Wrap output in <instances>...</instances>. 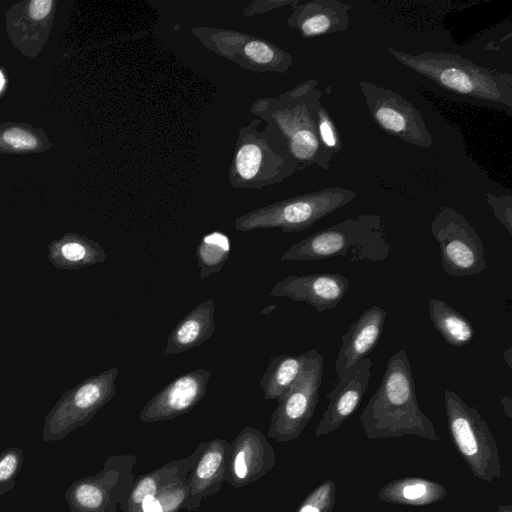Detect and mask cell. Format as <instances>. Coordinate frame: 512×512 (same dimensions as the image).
I'll return each instance as SVG.
<instances>
[{
    "mask_svg": "<svg viewBox=\"0 0 512 512\" xmlns=\"http://www.w3.org/2000/svg\"><path fill=\"white\" fill-rule=\"evenodd\" d=\"M211 371L198 368L169 382L140 412L144 423L173 420L192 410L206 395Z\"/></svg>",
    "mask_w": 512,
    "mask_h": 512,
    "instance_id": "16",
    "label": "cell"
},
{
    "mask_svg": "<svg viewBox=\"0 0 512 512\" xmlns=\"http://www.w3.org/2000/svg\"><path fill=\"white\" fill-rule=\"evenodd\" d=\"M372 361L364 358L327 393L328 405L315 429V436L327 435L338 429L358 408L369 385Z\"/></svg>",
    "mask_w": 512,
    "mask_h": 512,
    "instance_id": "18",
    "label": "cell"
},
{
    "mask_svg": "<svg viewBox=\"0 0 512 512\" xmlns=\"http://www.w3.org/2000/svg\"><path fill=\"white\" fill-rule=\"evenodd\" d=\"M356 195L355 191L341 187L305 193L247 212L236 218L235 228L243 232L262 228L301 232L351 202Z\"/></svg>",
    "mask_w": 512,
    "mask_h": 512,
    "instance_id": "6",
    "label": "cell"
},
{
    "mask_svg": "<svg viewBox=\"0 0 512 512\" xmlns=\"http://www.w3.org/2000/svg\"><path fill=\"white\" fill-rule=\"evenodd\" d=\"M444 403L452 441L471 472L485 482L500 479L503 471L498 444L477 408L448 389Z\"/></svg>",
    "mask_w": 512,
    "mask_h": 512,
    "instance_id": "7",
    "label": "cell"
},
{
    "mask_svg": "<svg viewBox=\"0 0 512 512\" xmlns=\"http://www.w3.org/2000/svg\"><path fill=\"white\" fill-rule=\"evenodd\" d=\"M503 359L507 363L508 367H512V349L511 347L506 349L503 353Z\"/></svg>",
    "mask_w": 512,
    "mask_h": 512,
    "instance_id": "36",
    "label": "cell"
},
{
    "mask_svg": "<svg viewBox=\"0 0 512 512\" xmlns=\"http://www.w3.org/2000/svg\"><path fill=\"white\" fill-rule=\"evenodd\" d=\"M296 0H285V1H272V0H258L249 3L245 8L243 15L245 17L262 14L273 9L280 8L285 5H292Z\"/></svg>",
    "mask_w": 512,
    "mask_h": 512,
    "instance_id": "34",
    "label": "cell"
},
{
    "mask_svg": "<svg viewBox=\"0 0 512 512\" xmlns=\"http://www.w3.org/2000/svg\"><path fill=\"white\" fill-rule=\"evenodd\" d=\"M206 442L200 443L193 453L184 458L168 462L134 479L130 493L120 506L122 512H140L142 504L171 483L188 478Z\"/></svg>",
    "mask_w": 512,
    "mask_h": 512,
    "instance_id": "22",
    "label": "cell"
},
{
    "mask_svg": "<svg viewBox=\"0 0 512 512\" xmlns=\"http://www.w3.org/2000/svg\"><path fill=\"white\" fill-rule=\"evenodd\" d=\"M448 490L440 482L423 477H401L386 483L378 492V499L391 504L427 506L440 502Z\"/></svg>",
    "mask_w": 512,
    "mask_h": 512,
    "instance_id": "25",
    "label": "cell"
},
{
    "mask_svg": "<svg viewBox=\"0 0 512 512\" xmlns=\"http://www.w3.org/2000/svg\"><path fill=\"white\" fill-rule=\"evenodd\" d=\"M428 308L433 327L447 344L459 348L472 342L475 330L463 314L437 298L429 301Z\"/></svg>",
    "mask_w": 512,
    "mask_h": 512,
    "instance_id": "27",
    "label": "cell"
},
{
    "mask_svg": "<svg viewBox=\"0 0 512 512\" xmlns=\"http://www.w3.org/2000/svg\"><path fill=\"white\" fill-rule=\"evenodd\" d=\"M231 251V241L228 235L221 231L205 234L196 249L199 279H206L222 270Z\"/></svg>",
    "mask_w": 512,
    "mask_h": 512,
    "instance_id": "29",
    "label": "cell"
},
{
    "mask_svg": "<svg viewBox=\"0 0 512 512\" xmlns=\"http://www.w3.org/2000/svg\"><path fill=\"white\" fill-rule=\"evenodd\" d=\"M287 19L290 27L299 31L303 38L343 32L348 28L351 5L338 0H296Z\"/></svg>",
    "mask_w": 512,
    "mask_h": 512,
    "instance_id": "21",
    "label": "cell"
},
{
    "mask_svg": "<svg viewBox=\"0 0 512 512\" xmlns=\"http://www.w3.org/2000/svg\"><path fill=\"white\" fill-rule=\"evenodd\" d=\"M317 79L306 80L277 96L260 97L250 112L280 135L301 171L312 165L328 170L332 158L323 150L316 131L315 108L321 100Z\"/></svg>",
    "mask_w": 512,
    "mask_h": 512,
    "instance_id": "3",
    "label": "cell"
},
{
    "mask_svg": "<svg viewBox=\"0 0 512 512\" xmlns=\"http://www.w3.org/2000/svg\"><path fill=\"white\" fill-rule=\"evenodd\" d=\"M137 460L133 454L111 455L96 475L73 482L64 493L70 511L117 512L130 493Z\"/></svg>",
    "mask_w": 512,
    "mask_h": 512,
    "instance_id": "10",
    "label": "cell"
},
{
    "mask_svg": "<svg viewBox=\"0 0 512 512\" xmlns=\"http://www.w3.org/2000/svg\"><path fill=\"white\" fill-rule=\"evenodd\" d=\"M47 255L50 263L61 270H77L107 260L99 242L75 232H67L51 241Z\"/></svg>",
    "mask_w": 512,
    "mask_h": 512,
    "instance_id": "24",
    "label": "cell"
},
{
    "mask_svg": "<svg viewBox=\"0 0 512 512\" xmlns=\"http://www.w3.org/2000/svg\"><path fill=\"white\" fill-rule=\"evenodd\" d=\"M360 421L369 440L419 436L440 442L432 421L418 404L405 349L389 357L381 383L364 407Z\"/></svg>",
    "mask_w": 512,
    "mask_h": 512,
    "instance_id": "1",
    "label": "cell"
},
{
    "mask_svg": "<svg viewBox=\"0 0 512 512\" xmlns=\"http://www.w3.org/2000/svg\"><path fill=\"white\" fill-rule=\"evenodd\" d=\"M487 202L490 205L495 217L506 228L509 235H512V197L511 195L497 196L486 194Z\"/></svg>",
    "mask_w": 512,
    "mask_h": 512,
    "instance_id": "33",
    "label": "cell"
},
{
    "mask_svg": "<svg viewBox=\"0 0 512 512\" xmlns=\"http://www.w3.org/2000/svg\"><path fill=\"white\" fill-rule=\"evenodd\" d=\"M215 301L209 298L185 315L172 329L164 355L166 357L181 354L200 346L215 331Z\"/></svg>",
    "mask_w": 512,
    "mask_h": 512,
    "instance_id": "23",
    "label": "cell"
},
{
    "mask_svg": "<svg viewBox=\"0 0 512 512\" xmlns=\"http://www.w3.org/2000/svg\"><path fill=\"white\" fill-rule=\"evenodd\" d=\"M502 408L509 419H512V399L510 396H502L500 398Z\"/></svg>",
    "mask_w": 512,
    "mask_h": 512,
    "instance_id": "35",
    "label": "cell"
},
{
    "mask_svg": "<svg viewBox=\"0 0 512 512\" xmlns=\"http://www.w3.org/2000/svg\"><path fill=\"white\" fill-rule=\"evenodd\" d=\"M303 368L289 389L277 400L271 416L268 437L288 442L298 438L313 417L322 382L324 357L312 348L304 352Z\"/></svg>",
    "mask_w": 512,
    "mask_h": 512,
    "instance_id": "9",
    "label": "cell"
},
{
    "mask_svg": "<svg viewBox=\"0 0 512 512\" xmlns=\"http://www.w3.org/2000/svg\"><path fill=\"white\" fill-rule=\"evenodd\" d=\"M431 232L440 248L443 270L449 276H471L486 268L480 236L467 219L453 208H440L431 223Z\"/></svg>",
    "mask_w": 512,
    "mask_h": 512,
    "instance_id": "12",
    "label": "cell"
},
{
    "mask_svg": "<svg viewBox=\"0 0 512 512\" xmlns=\"http://www.w3.org/2000/svg\"><path fill=\"white\" fill-rule=\"evenodd\" d=\"M54 144L43 128L24 122L0 123V153L37 154L51 150Z\"/></svg>",
    "mask_w": 512,
    "mask_h": 512,
    "instance_id": "26",
    "label": "cell"
},
{
    "mask_svg": "<svg viewBox=\"0 0 512 512\" xmlns=\"http://www.w3.org/2000/svg\"><path fill=\"white\" fill-rule=\"evenodd\" d=\"M315 123L319 142L334 161L341 150L342 142L337 126L321 100L315 108Z\"/></svg>",
    "mask_w": 512,
    "mask_h": 512,
    "instance_id": "30",
    "label": "cell"
},
{
    "mask_svg": "<svg viewBox=\"0 0 512 512\" xmlns=\"http://www.w3.org/2000/svg\"><path fill=\"white\" fill-rule=\"evenodd\" d=\"M261 122L255 118L238 131L228 172L233 188L261 189L299 172L280 135L268 124L259 129Z\"/></svg>",
    "mask_w": 512,
    "mask_h": 512,
    "instance_id": "5",
    "label": "cell"
},
{
    "mask_svg": "<svg viewBox=\"0 0 512 512\" xmlns=\"http://www.w3.org/2000/svg\"><path fill=\"white\" fill-rule=\"evenodd\" d=\"M387 51L401 64L447 93L480 105L512 110V74L478 65L446 52Z\"/></svg>",
    "mask_w": 512,
    "mask_h": 512,
    "instance_id": "2",
    "label": "cell"
},
{
    "mask_svg": "<svg viewBox=\"0 0 512 512\" xmlns=\"http://www.w3.org/2000/svg\"><path fill=\"white\" fill-rule=\"evenodd\" d=\"M336 493V483L326 479L304 498L296 512H332L336 504Z\"/></svg>",
    "mask_w": 512,
    "mask_h": 512,
    "instance_id": "31",
    "label": "cell"
},
{
    "mask_svg": "<svg viewBox=\"0 0 512 512\" xmlns=\"http://www.w3.org/2000/svg\"><path fill=\"white\" fill-rule=\"evenodd\" d=\"M497 512H512V506L511 505H499Z\"/></svg>",
    "mask_w": 512,
    "mask_h": 512,
    "instance_id": "37",
    "label": "cell"
},
{
    "mask_svg": "<svg viewBox=\"0 0 512 512\" xmlns=\"http://www.w3.org/2000/svg\"><path fill=\"white\" fill-rule=\"evenodd\" d=\"M230 443L215 438L205 443L186 481L187 494L183 508L196 512L204 499L217 493L225 481Z\"/></svg>",
    "mask_w": 512,
    "mask_h": 512,
    "instance_id": "19",
    "label": "cell"
},
{
    "mask_svg": "<svg viewBox=\"0 0 512 512\" xmlns=\"http://www.w3.org/2000/svg\"><path fill=\"white\" fill-rule=\"evenodd\" d=\"M2 275V270H1V266H0V276Z\"/></svg>",
    "mask_w": 512,
    "mask_h": 512,
    "instance_id": "38",
    "label": "cell"
},
{
    "mask_svg": "<svg viewBox=\"0 0 512 512\" xmlns=\"http://www.w3.org/2000/svg\"><path fill=\"white\" fill-rule=\"evenodd\" d=\"M118 373L112 367L64 392L44 418L42 440L60 441L89 423L115 396Z\"/></svg>",
    "mask_w": 512,
    "mask_h": 512,
    "instance_id": "8",
    "label": "cell"
},
{
    "mask_svg": "<svg viewBox=\"0 0 512 512\" xmlns=\"http://www.w3.org/2000/svg\"><path fill=\"white\" fill-rule=\"evenodd\" d=\"M57 0H26L5 12L6 32L15 49L36 58L47 43L57 10Z\"/></svg>",
    "mask_w": 512,
    "mask_h": 512,
    "instance_id": "14",
    "label": "cell"
},
{
    "mask_svg": "<svg viewBox=\"0 0 512 512\" xmlns=\"http://www.w3.org/2000/svg\"><path fill=\"white\" fill-rule=\"evenodd\" d=\"M386 311L374 305L365 310L342 334V345L335 361L338 378L346 374L358 362L367 358L377 346L386 321Z\"/></svg>",
    "mask_w": 512,
    "mask_h": 512,
    "instance_id": "20",
    "label": "cell"
},
{
    "mask_svg": "<svg viewBox=\"0 0 512 512\" xmlns=\"http://www.w3.org/2000/svg\"><path fill=\"white\" fill-rule=\"evenodd\" d=\"M368 111L386 133L405 142L428 148L433 138L421 112L400 94L367 81H360Z\"/></svg>",
    "mask_w": 512,
    "mask_h": 512,
    "instance_id": "13",
    "label": "cell"
},
{
    "mask_svg": "<svg viewBox=\"0 0 512 512\" xmlns=\"http://www.w3.org/2000/svg\"><path fill=\"white\" fill-rule=\"evenodd\" d=\"M348 288V278L338 273L291 275L278 281L270 289L269 296L306 302L317 312H324L334 308L344 298Z\"/></svg>",
    "mask_w": 512,
    "mask_h": 512,
    "instance_id": "17",
    "label": "cell"
},
{
    "mask_svg": "<svg viewBox=\"0 0 512 512\" xmlns=\"http://www.w3.org/2000/svg\"><path fill=\"white\" fill-rule=\"evenodd\" d=\"M305 361L304 353L299 356L281 354L269 362L260 378V387L265 400H277L299 376Z\"/></svg>",
    "mask_w": 512,
    "mask_h": 512,
    "instance_id": "28",
    "label": "cell"
},
{
    "mask_svg": "<svg viewBox=\"0 0 512 512\" xmlns=\"http://www.w3.org/2000/svg\"><path fill=\"white\" fill-rule=\"evenodd\" d=\"M192 35L210 51L247 70L286 73L292 66L290 53L273 43L245 32L199 26Z\"/></svg>",
    "mask_w": 512,
    "mask_h": 512,
    "instance_id": "11",
    "label": "cell"
},
{
    "mask_svg": "<svg viewBox=\"0 0 512 512\" xmlns=\"http://www.w3.org/2000/svg\"><path fill=\"white\" fill-rule=\"evenodd\" d=\"M276 465V455L268 438L259 429L242 428L230 443L225 481L233 488L253 483Z\"/></svg>",
    "mask_w": 512,
    "mask_h": 512,
    "instance_id": "15",
    "label": "cell"
},
{
    "mask_svg": "<svg viewBox=\"0 0 512 512\" xmlns=\"http://www.w3.org/2000/svg\"><path fill=\"white\" fill-rule=\"evenodd\" d=\"M24 462V453L18 447H9L0 453V496L12 490Z\"/></svg>",
    "mask_w": 512,
    "mask_h": 512,
    "instance_id": "32",
    "label": "cell"
},
{
    "mask_svg": "<svg viewBox=\"0 0 512 512\" xmlns=\"http://www.w3.org/2000/svg\"><path fill=\"white\" fill-rule=\"evenodd\" d=\"M390 251L381 217L363 214L309 235L288 248L280 260L311 261L340 256L350 262H381Z\"/></svg>",
    "mask_w": 512,
    "mask_h": 512,
    "instance_id": "4",
    "label": "cell"
}]
</instances>
